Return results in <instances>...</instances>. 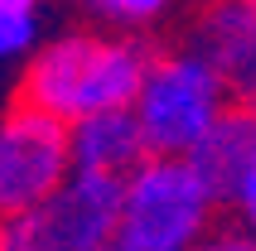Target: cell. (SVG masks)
Listing matches in <instances>:
<instances>
[{"label":"cell","mask_w":256,"mask_h":251,"mask_svg":"<svg viewBox=\"0 0 256 251\" xmlns=\"http://www.w3.org/2000/svg\"><path fill=\"white\" fill-rule=\"evenodd\" d=\"M150 58H155L150 34L112 29L102 20L82 29H63L24 58L20 102L58 116L63 126L112 112V106H130L145 82Z\"/></svg>","instance_id":"cell-1"},{"label":"cell","mask_w":256,"mask_h":251,"mask_svg":"<svg viewBox=\"0 0 256 251\" xmlns=\"http://www.w3.org/2000/svg\"><path fill=\"white\" fill-rule=\"evenodd\" d=\"M222 188L194 154H145L121 179V232L136 251H198L218 232Z\"/></svg>","instance_id":"cell-2"},{"label":"cell","mask_w":256,"mask_h":251,"mask_svg":"<svg viewBox=\"0 0 256 251\" xmlns=\"http://www.w3.org/2000/svg\"><path fill=\"white\" fill-rule=\"evenodd\" d=\"M232 102L237 97L222 82V72L194 44H174L150 58L130 112L145 130L150 154H194L213 136V126L232 112Z\"/></svg>","instance_id":"cell-3"},{"label":"cell","mask_w":256,"mask_h":251,"mask_svg":"<svg viewBox=\"0 0 256 251\" xmlns=\"http://www.w3.org/2000/svg\"><path fill=\"white\" fill-rule=\"evenodd\" d=\"M121 232V179L72 169L34 208L0 218V251H106Z\"/></svg>","instance_id":"cell-4"},{"label":"cell","mask_w":256,"mask_h":251,"mask_svg":"<svg viewBox=\"0 0 256 251\" xmlns=\"http://www.w3.org/2000/svg\"><path fill=\"white\" fill-rule=\"evenodd\" d=\"M72 174V140L58 116L14 102L0 116V218L34 208Z\"/></svg>","instance_id":"cell-5"},{"label":"cell","mask_w":256,"mask_h":251,"mask_svg":"<svg viewBox=\"0 0 256 251\" xmlns=\"http://www.w3.org/2000/svg\"><path fill=\"white\" fill-rule=\"evenodd\" d=\"M184 44H194L232 87L237 102L256 106V5L252 0H198Z\"/></svg>","instance_id":"cell-6"},{"label":"cell","mask_w":256,"mask_h":251,"mask_svg":"<svg viewBox=\"0 0 256 251\" xmlns=\"http://www.w3.org/2000/svg\"><path fill=\"white\" fill-rule=\"evenodd\" d=\"M68 140H72V169L112 174V179H126L130 169L150 154L145 130H140V121H136L130 106H112V112H97V116L72 121Z\"/></svg>","instance_id":"cell-7"},{"label":"cell","mask_w":256,"mask_h":251,"mask_svg":"<svg viewBox=\"0 0 256 251\" xmlns=\"http://www.w3.org/2000/svg\"><path fill=\"white\" fill-rule=\"evenodd\" d=\"M252 150H256V106L252 102H232V112L213 126V136L194 150V160L203 164V174H208V179L222 188V198H228L232 179L246 169Z\"/></svg>","instance_id":"cell-8"},{"label":"cell","mask_w":256,"mask_h":251,"mask_svg":"<svg viewBox=\"0 0 256 251\" xmlns=\"http://www.w3.org/2000/svg\"><path fill=\"white\" fill-rule=\"evenodd\" d=\"M184 14V0H97L92 20L112 29H130V34H155V29L174 24Z\"/></svg>","instance_id":"cell-9"},{"label":"cell","mask_w":256,"mask_h":251,"mask_svg":"<svg viewBox=\"0 0 256 251\" xmlns=\"http://www.w3.org/2000/svg\"><path fill=\"white\" fill-rule=\"evenodd\" d=\"M44 44V5H14L0 0V68L24 63Z\"/></svg>","instance_id":"cell-10"},{"label":"cell","mask_w":256,"mask_h":251,"mask_svg":"<svg viewBox=\"0 0 256 251\" xmlns=\"http://www.w3.org/2000/svg\"><path fill=\"white\" fill-rule=\"evenodd\" d=\"M228 212H232V222L237 227H246V232H256V150H252V160H246V169L232 179V188H228Z\"/></svg>","instance_id":"cell-11"},{"label":"cell","mask_w":256,"mask_h":251,"mask_svg":"<svg viewBox=\"0 0 256 251\" xmlns=\"http://www.w3.org/2000/svg\"><path fill=\"white\" fill-rule=\"evenodd\" d=\"M198 251H256V232L246 227H232V232H213Z\"/></svg>","instance_id":"cell-12"},{"label":"cell","mask_w":256,"mask_h":251,"mask_svg":"<svg viewBox=\"0 0 256 251\" xmlns=\"http://www.w3.org/2000/svg\"><path fill=\"white\" fill-rule=\"evenodd\" d=\"M106 251H136V246H126V242H112V246H106Z\"/></svg>","instance_id":"cell-13"},{"label":"cell","mask_w":256,"mask_h":251,"mask_svg":"<svg viewBox=\"0 0 256 251\" xmlns=\"http://www.w3.org/2000/svg\"><path fill=\"white\" fill-rule=\"evenodd\" d=\"M252 5H256V0H252Z\"/></svg>","instance_id":"cell-14"}]
</instances>
